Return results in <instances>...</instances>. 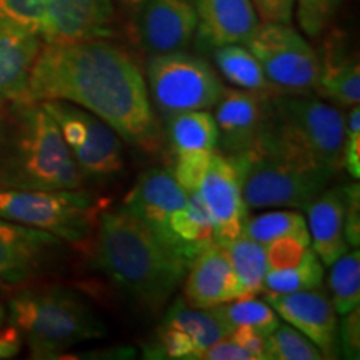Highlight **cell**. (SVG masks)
Wrapping results in <instances>:
<instances>
[{
  "mask_svg": "<svg viewBox=\"0 0 360 360\" xmlns=\"http://www.w3.org/2000/svg\"><path fill=\"white\" fill-rule=\"evenodd\" d=\"M27 98L75 103L143 154L154 155L165 143L141 67L110 39L42 44Z\"/></svg>",
  "mask_w": 360,
  "mask_h": 360,
  "instance_id": "cell-1",
  "label": "cell"
},
{
  "mask_svg": "<svg viewBox=\"0 0 360 360\" xmlns=\"http://www.w3.org/2000/svg\"><path fill=\"white\" fill-rule=\"evenodd\" d=\"M94 232L92 260L103 276L142 307L164 309L186 277V260L122 207L102 212Z\"/></svg>",
  "mask_w": 360,
  "mask_h": 360,
  "instance_id": "cell-2",
  "label": "cell"
},
{
  "mask_svg": "<svg viewBox=\"0 0 360 360\" xmlns=\"http://www.w3.org/2000/svg\"><path fill=\"white\" fill-rule=\"evenodd\" d=\"M84 175L42 102L0 105V187L80 188Z\"/></svg>",
  "mask_w": 360,
  "mask_h": 360,
  "instance_id": "cell-3",
  "label": "cell"
},
{
  "mask_svg": "<svg viewBox=\"0 0 360 360\" xmlns=\"http://www.w3.org/2000/svg\"><path fill=\"white\" fill-rule=\"evenodd\" d=\"M345 120L330 103L309 96L267 97V122L255 148L299 167L339 174L344 167Z\"/></svg>",
  "mask_w": 360,
  "mask_h": 360,
  "instance_id": "cell-4",
  "label": "cell"
},
{
  "mask_svg": "<svg viewBox=\"0 0 360 360\" xmlns=\"http://www.w3.org/2000/svg\"><path fill=\"white\" fill-rule=\"evenodd\" d=\"M7 322L19 330L34 359H56L80 342L105 335L84 297L60 285L17 292L8 300Z\"/></svg>",
  "mask_w": 360,
  "mask_h": 360,
  "instance_id": "cell-5",
  "label": "cell"
},
{
  "mask_svg": "<svg viewBox=\"0 0 360 360\" xmlns=\"http://www.w3.org/2000/svg\"><path fill=\"white\" fill-rule=\"evenodd\" d=\"M102 212V200L80 188L0 187V217L40 229L67 244H79L92 236Z\"/></svg>",
  "mask_w": 360,
  "mask_h": 360,
  "instance_id": "cell-6",
  "label": "cell"
},
{
  "mask_svg": "<svg viewBox=\"0 0 360 360\" xmlns=\"http://www.w3.org/2000/svg\"><path fill=\"white\" fill-rule=\"evenodd\" d=\"M240 177L242 199L247 209H302L327 188L332 174L290 164L281 157L254 148L232 157Z\"/></svg>",
  "mask_w": 360,
  "mask_h": 360,
  "instance_id": "cell-7",
  "label": "cell"
},
{
  "mask_svg": "<svg viewBox=\"0 0 360 360\" xmlns=\"http://www.w3.org/2000/svg\"><path fill=\"white\" fill-rule=\"evenodd\" d=\"M146 77L152 105L164 119L212 109L224 90L212 65L186 51L150 56Z\"/></svg>",
  "mask_w": 360,
  "mask_h": 360,
  "instance_id": "cell-8",
  "label": "cell"
},
{
  "mask_svg": "<svg viewBox=\"0 0 360 360\" xmlns=\"http://www.w3.org/2000/svg\"><path fill=\"white\" fill-rule=\"evenodd\" d=\"M245 47L276 94L310 96L319 82V53L290 22H260Z\"/></svg>",
  "mask_w": 360,
  "mask_h": 360,
  "instance_id": "cell-9",
  "label": "cell"
},
{
  "mask_svg": "<svg viewBox=\"0 0 360 360\" xmlns=\"http://www.w3.org/2000/svg\"><path fill=\"white\" fill-rule=\"evenodd\" d=\"M60 129L84 179L105 180L124 169L122 139L103 120L65 101L42 102Z\"/></svg>",
  "mask_w": 360,
  "mask_h": 360,
  "instance_id": "cell-10",
  "label": "cell"
},
{
  "mask_svg": "<svg viewBox=\"0 0 360 360\" xmlns=\"http://www.w3.org/2000/svg\"><path fill=\"white\" fill-rule=\"evenodd\" d=\"M64 240L0 217V281L22 285L42 277L60 260Z\"/></svg>",
  "mask_w": 360,
  "mask_h": 360,
  "instance_id": "cell-11",
  "label": "cell"
},
{
  "mask_svg": "<svg viewBox=\"0 0 360 360\" xmlns=\"http://www.w3.org/2000/svg\"><path fill=\"white\" fill-rule=\"evenodd\" d=\"M227 334L229 328L212 309L191 307L186 299H179L157 328L148 357L200 359L210 345Z\"/></svg>",
  "mask_w": 360,
  "mask_h": 360,
  "instance_id": "cell-12",
  "label": "cell"
},
{
  "mask_svg": "<svg viewBox=\"0 0 360 360\" xmlns=\"http://www.w3.org/2000/svg\"><path fill=\"white\" fill-rule=\"evenodd\" d=\"M44 44H75L115 35L114 0H49L40 27Z\"/></svg>",
  "mask_w": 360,
  "mask_h": 360,
  "instance_id": "cell-13",
  "label": "cell"
},
{
  "mask_svg": "<svg viewBox=\"0 0 360 360\" xmlns=\"http://www.w3.org/2000/svg\"><path fill=\"white\" fill-rule=\"evenodd\" d=\"M132 22L135 39L148 56L186 51L195 37L193 0H146Z\"/></svg>",
  "mask_w": 360,
  "mask_h": 360,
  "instance_id": "cell-14",
  "label": "cell"
},
{
  "mask_svg": "<svg viewBox=\"0 0 360 360\" xmlns=\"http://www.w3.org/2000/svg\"><path fill=\"white\" fill-rule=\"evenodd\" d=\"M214 107L220 154L244 155L259 146L267 122V97L224 87Z\"/></svg>",
  "mask_w": 360,
  "mask_h": 360,
  "instance_id": "cell-15",
  "label": "cell"
},
{
  "mask_svg": "<svg viewBox=\"0 0 360 360\" xmlns=\"http://www.w3.org/2000/svg\"><path fill=\"white\" fill-rule=\"evenodd\" d=\"M265 302L289 326L309 337L321 349L323 359L339 357V321L330 297L322 287L265 295Z\"/></svg>",
  "mask_w": 360,
  "mask_h": 360,
  "instance_id": "cell-16",
  "label": "cell"
},
{
  "mask_svg": "<svg viewBox=\"0 0 360 360\" xmlns=\"http://www.w3.org/2000/svg\"><path fill=\"white\" fill-rule=\"evenodd\" d=\"M197 192L212 219L215 244L227 245L240 236L247 207L242 199L240 177L232 157L215 150Z\"/></svg>",
  "mask_w": 360,
  "mask_h": 360,
  "instance_id": "cell-17",
  "label": "cell"
},
{
  "mask_svg": "<svg viewBox=\"0 0 360 360\" xmlns=\"http://www.w3.org/2000/svg\"><path fill=\"white\" fill-rule=\"evenodd\" d=\"M188 192L175 180L169 169H147L139 175L137 182L125 197L122 209L142 220L143 224L174 249V238L170 232V217L175 210L186 204Z\"/></svg>",
  "mask_w": 360,
  "mask_h": 360,
  "instance_id": "cell-18",
  "label": "cell"
},
{
  "mask_svg": "<svg viewBox=\"0 0 360 360\" xmlns=\"http://www.w3.org/2000/svg\"><path fill=\"white\" fill-rule=\"evenodd\" d=\"M195 37L204 49L249 42L260 25L252 0H193Z\"/></svg>",
  "mask_w": 360,
  "mask_h": 360,
  "instance_id": "cell-19",
  "label": "cell"
},
{
  "mask_svg": "<svg viewBox=\"0 0 360 360\" xmlns=\"http://www.w3.org/2000/svg\"><path fill=\"white\" fill-rule=\"evenodd\" d=\"M184 299L191 307L212 309L238 297V282L225 245L212 244L188 265Z\"/></svg>",
  "mask_w": 360,
  "mask_h": 360,
  "instance_id": "cell-20",
  "label": "cell"
},
{
  "mask_svg": "<svg viewBox=\"0 0 360 360\" xmlns=\"http://www.w3.org/2000/svg\"><path fill=\"white\" fill-rule=\"evenodd\" d=\"M42 44L37 32L0 20V105L25 101Z\"/></svg>",
  "mask_w": 360,
  "mask_h": 360,
  "instance_id": "cell-21",
  "label": "cell"
},
{
  "mask_svg": "<svg viewBox=\"0 0 360 360\" xmlns=\"http://www.w3.org/2000/svg\"><path fill=\"white\" fill-rule=\"evenodd\" d=\"M321 72L315 92L340 107L360 102V65L357 53L349 49L342 32H330L319 56Z\"/></svg>",
  "mask_w": 360,
  "mask_h": 360,
  "instance_id": "cell-22",
  "label": "cell"
},
{
  "mask_svg": "<svg viewBox=\"0 0 360 360\" xmlns=\"http://www.w3.org/2000/svg\"><path fill=\"white\" fill-rule=\"evenodd\" d=\"M305 210L309 215L307 227L310 245H312L310 249L315 252L319 260L328 267L350 247L344 229V187H334L328 191L323 188Z\"/></svg>",
  "mask_w": 360,
  "mask_h": 360,
  "instance_id": "cell-23",
  "label": "cell"
},
{
  "mask_svg": "<svg viewBox=\"0 0 360 360\" xmlns=\"http://www.w3.org/2000/svg\"><path fill=\"white\" fill-rule=\"evenodd\" d=\"M217 124L207 110H191L165 117L164 142L174 159L217 150Z\"/></svg>",
  "mask_w": 360,
  "mask_h": 360,
  "instance_id": "cell-24",
  "label": "cell"
},
{
  "mask_svg": "<svg viewBox=\"0 0 360 360\" xmlns=\"http://www.w3.org/2000/svg\"><path fill=\"white\" fill-rule=\"evenodd\" d=\"M174 249L187 265L209 245L215 244L214 224L199 192L188 193L186 204L170 217Z\"/></svg>",
  "mask_w": 360,
  "mask_h": 360,
  "instance_id": "cell-25",
  "label": "cell"
},
{
  "mask_svg": "<svg viewBox=\"0 0 360 360\" xmlns=\"http://www.w3.org/2000/svg\"><path fill=\"white\" fill-rule=\"evenodd\" d=\"M214 64L233 87L269 97L276 94L257 58L245 45L232 44L212 49Z\"/></svg>",
  "mask_w": 360,
  "mask_h": 360,
  "instance_id": "cell-26",
  "label": "cell"
},
{
  "mask_svg": "<svg viewBox=\"0 0 360 360\" xmlns=\"http://www.w3.org/2000/svg\"><path fill=\"white\" fill-rule=\"evenodd\" d=\"M233 272L238 282V297H255L264 290L265 276H267V247L255 242L254 238L240 236L225 245Z\"/></svg>",
  "mask_w": 360,
  "mask_h": 360,
  "instance_id": "cell-27",
  "label": "cell"
},
{
  "mask_svg": "<svg viewBox=\"0 0 360 360\" xmlns=\"http://www.w3.org/2000/svg\"><path fill=\"white\" fill-rule=\"evenodd\" d=\"M240 233L265 247L285 237L297 238L310 245L307 220L297 210H272L254 217H245Z\"/></svg>",
  "mask_w": 360,
  "mask_h": 360,
  "instance_id": "cell-28",
  "label": "cell"
},
{
  "mask_svg": "<svg viewBox=\"0 0 360 360\" xmlns=\"http://www.w3.org/2000/svg\"><path fill=\"white\" fill-rule=\"evenodd\" d=\"M322 282L323 264L309 247L304 257L297 260L295 264L287 265L283 269L267 270L262 292H265V295L290 294V292L322 287Z\"/></svg>",
  "mask_w": 360,
  "mask_h": 360,
  "instance_id": "cell-29",
  "label": "cell"
},
{
  "mask_svg": "<svg viewBox=\"0 0 360 360\" xmlns=\"http://www.w3.org/2000/svg\"><path fill=\"white\" fill-rule=\"evenodd\" d=\"M212 310L229 330L237 327H249L267 337L281 323L276 310L255 297L233 299L231 302L215 305Z\"/></svg>",
  "mask_w": 360,
  "mask_h": 360,
  "instance_id": "cell-30",
  "label": "cell"
},
{
  "mask_svg": "<svg viewBox=\"0 0 360 360\" xmlns=\"http://www.w3.org/2000/svg\"><path fill=\"white\" fill-rule=\"evenodd\" d=\"M328 290L337 315H345L359 309L360 304V252H345L328 265Z\"/></svg>",
  "mask_w": 360,
  "mask_h": 360,
  "instance_id": "cell-31",
  "label": "cell"
},
{
  "mask_svg": "<svg viewBox=\"0 0 360 360\" xmlns=\"http://www.w3.org/2000/svg\"><path fill=\"white\" fill-rule=\"evenodd\" d=\"M265 355L270 360H321V349L295 327L282 326L265 337Z\"/></svg>",
  "mask_w": 360,
  "mask_h": 360,
  "instance_id": "cell-32",
  "label": "cell"
},
{
  "mask_svg": "<svg viewBox=\"0 0 360 360\" xmlns=\"http://www.w3.org/2000/svg\"><path fill=\"white\" fill-rule=\"evenodd\" d=\"M345 0H295V15L307 37H321L334 22Z\"/></svg>",
  "mask_w": 360,
  "mask_h": 360,
  "instance_id": "cell-33",
  "label": "cell"
},
{
  "mask_svg": "<svg viewBox=\"0 0 360 360\" xmlns=\"http://www.w3.org/2000/svg\"><path fill=\"white\" fill-rule=\"evenodd\" d=\"M47 2L49 0H0V20L39 34Z\"/></svg>",
  "mask_w": 360,
  "mask_h": 360,
  "instance_id": "cell-34",
  "label": "cell"
},
{
  "mask_svg": "<svg viewBox=\"0 0 360 360\" xmlns=\"http://www.w3.org/2000/svg\"><path fill=\"white\" fill-rule=\"evenodd\" d=\"M212 155L214 152H204V154L184 155L174 159V177L188 193L199 191V186L207 169H209Z\"/></svg>",
  "mask_w": 360,
  "mask_h": 360,
  "instance_id": "cell-35",
  "label": "cell"
},
{
  "mask_svg": "<svg viewBox=\"0 0 360 360\" xmlns=\"http://www.w3.org/2000/svg\"><path fill=\"white\" fill-rule=\"evenodd\" d=\"M344 167L354 180L360 179V109L350 107L344 134Z\"/></svg>",
  "mask_w": 360,
  "mask_h": 360,
  "instance_id": "cell-36",
  "label": "cell"
},
{
  "mask_svg": "<svg viewBox=\"0 0 360 360\" xmlns=\"http://www.w3.org/2000/svg\"><path fill=\"white\" fill-rule=\"evenodd\" d=\"M345 214L344 229L349 245L359 247L360 244V188L359 184H350L344 187Z\"/></svg>",
  "mask_w": 360,
  "mask_h": 360,
  "instance_id": "cell-37",
  "label": "cell"
},
{
  "mask_svg": "<svg viewBox=\"0 0 360 360\" xmlns=\"http://www.w3.org/2000/svg\"><path fill=\"white\" fill-rule=\"evenodd\" d=\"M342 323L339 326V349L347 354L349 359L359 357L360 347V323H359V309L342 315Z\"/></svg>",
  "mask_w": 360,
  "mask_h": 360,
  "instance_id": "cell-38",
  "label": "cell"
},
{
  "mask_svg": "<svg viewBox=\"0 0 360 360\" xmlns=\"http://www.w3.org/2000/svg\"><path fill=\"white\" fill-rule=\"evenodd\" d=\"M202 360H254L249 350L237 344L231 335H224L215 344L210 345L204 354Z\"/></svg>",
  "mask_w": 360,
  "mask_h": 360,
  "instance_id": "cell-39",
  "label": "cell"
},
{
  "mask_svg": "<svg viewBox=\"0 0 360 360\" xmlns=\"http://www.w3.org/2000/svg\"><path fill=\"white\" fill-rule=\"evenodd\" d=\"M260 22H290L295 0H252Z\"/></svg>",
  "mask_w": 360,
  "mask_h": 360,
  "instance_id": "cell-40",
  "label": "cell"
},
{
  "mask_svg": "<svg viewBox=\"0 0 360 360\" xmlns=\"http://www.w3.org/2000/svg\"><path fill=\"white\" fill-rule=\"evenodd\" d=\"M22 337L17 328L8 326L7 328H0V360L12 359L20 352Z\"/></svg>",
  "mask_w": 360,
  "mask_h": 360,
  "instance_id": "cell-41",
  "label": "cell"
},
{
  "mask_svg": "<svg viewBox=\"0 0 360 360\" xmlns=\"http://www.w3.org/2000/svg\"><path fill=\"white\" fill-rule=\"evenodd\" d=\"M143 2H146V0H114V4H117V7H119L124 15L130 20H134V17L137 15L139 11H141Z\"/></svg>",
  "mask_w": 360,
  "mask_h": 360,
  "instance_id": "cell-42",
  "label": "cell"
},
{
  "mask_svg": "<svg viewBox=\"0 0 360 360\" xmlns=\"http://www.w3.org/2000/svg\"><path fill=\"white\" fill-rule=\"evenodd\" d=\"M7 322V307L4 304H0V328L4 327V323Z\"/></svg>",
  "mask_w": 360,
  "mask_h": 360,
  "instance_id": "cell-43",
  "label": "cell"
},
{
  "mask_svg": "<svg viewBox=\"0 0 360 360\" xmlns=\"http://www.w3.org/2000/svg\"><path fill=\"white\" fill-rule=\"evenodd\" d=\"M6 290H7V283L0 281V294H4V292H6Z\"/></svg>",
  "mask_w": 360,
  "mask_h": 360,
  "instance_id": "cell-44",
  "label": "cell"
}]
</instances>
